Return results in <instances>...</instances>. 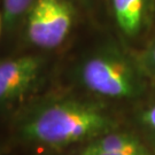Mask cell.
Listing matches in <instances>:
<instances>
[{"label": "cell", "instance_id": "cell-1", "mask_svg": "<svg viewBox=\"0 0 155 155\" xmlns=\"http://www.w3.org/2000/svg\"><path fill=\"white\" fill-rule=\"evenodd\" d=\"M118 121L100 102L76 98L53 99L29 110L17 124L23 141L51 150L85 145L117 130Z\"/></svg>", "mask_w": 155, "mask_h": 155}, {"label": "cell", "instance_id": "cell-2", "mask_svg": "<svg viewBox=\"0 0 155 155\" xmlns=\"http://www.w3.org/2000/svg\"><path fill=\"white\" fill-rule=\"evenodd\" d=\"M76 77L83 89L104 99L133 100L146 90L141 69L111 44L100 46L84 56Z\"/></svg>", "mask_w": 155, "mask_h": 155}, {"label": "cell", "instance_id": "cell-3", "mask_svg": "<svg viewBox=\"0 0 155 155\" xmlns=\"http://www.w3.org/2000/svg\"><path fill=\"white\" fill-rule=\"evenodd\" d=\"M75 16L70 0H36L23 21L24 36L33 47L56 48L70 35Z\"/></svg>", "mask_w": 155, "mask_h": 155}, {"label": "cell", "instance_id": "cell-4", "mask_svg": "<svg viewBox=\"0 0 155 155\" xmlns=\"http://www.w3.org/2000/svg\"><path fill=\"white\" fill-rule=\"evenodd\" d=\"M46 60L37 54H24L0 61V110L23 104L44 81Z\"/></svg>", "mask_w": 155, "mask_h": 155}, {"label": "cell", "instance_id": "cell-5", "mask_svg": "<svg viewBox=\"0 0 155 155\" xmlns=\"http://www.w3.org/2000/svg\"><path fill=\"white\" fill-rule=\"evenodd\" d=\"M111 11L120 31L127 38H136L147 20V0H110Z\"/></svg>", "mask_w": 155, "mask_h": 155}, {"label": "cell", "instance_id": "cell-6", "mask_svg": "<svg viewBox=\"0 0 155 155\" xmlns=\"http://www.w3.org/2000/svg\"><path fill=\"white\" fill-rule=\"evenodd\" d=\"M83 147L123 155H153L143 139L134 133L121 131L120 129L100 136L83 145Z\"/></svg>", "mask_w": 155, "mask_h": 155}, {"label": "cell", "instance_id": "cell-7", "mask_svg": "<svg viewBox=\"0 0 155 155\" xmlns=\"http://www.w3.org/2000/svg\"><path fill=\"white\" fill-rule=\"evenodd\" d=\"M35 1L36 0H1L5 32L12 33L22 27L23 21Z\"/></svg>", "mask_w": 155, "mask_h": 155}, {"label": "cell", "instance_id": "cell-8", "mask_svg": "<svg viewBox=\"0 0 155 155\" xmlns=\"http://www.w3.org/2000/svg\"><path fill=\"white\" fill-rule=\"evenodd\" d=\"M138 122L146 132L155 136V104H152L139 113Z\"/></svg>", "mask_w": 155, "mask_h": 155}, {"label": "cell", "instance_id": "cell-9", "mask_svg": "<svg viewBox=\"0 0 155 155\" xmlns=\"http://www.w3.org/2000/svg\"><path fill=\"white\" fill-rule=\"evenodd\" d=\"M140 64L146 71L155 76V40L143 53L140 59Z\"/></svg>", "mask_w": 155, "mask_h": 155}, {"label": "cell", "instance_id": "cell-10", "mask_svg": "<svg viewBox=\"0 0 155 155\" xmlns=\"http://www.w3.org/2000/svg\"><path fill=\"white\" fill-rule=\"evenodd\" d=\"M78 155H123V154H118V153H110V152H102V150H89V148L82 147V148L79 150V152H78Z\"/></svg>", "mask_w": 155, "mask_h": 155}, {"label": "cell", "instance_id": "cell-11", "mask_svg": "<svg viewBox=\"0 0 155 155\" xmlns=\"http://www.w3.org/2000/svg\"><path fill=\"white\" fill-rule=\"evenodd\" d=\"M4 31V18H2V11H1V4H0V36Z\"/></svg>", "mask_w": 155, "mask_h": 155}]
</instances>
